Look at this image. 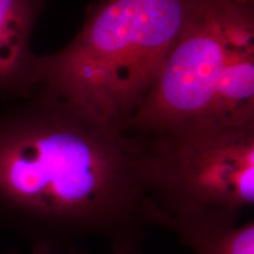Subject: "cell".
<instances>
[{"instance_id": "4", "label": "cell", "mask_w": 254, "mask_h": 254, "mask_svg": "<svg viewBox=\"0 0 254 254\" xmlns=\"http://www.w3.org/2000/svg\"><path fill=\"white\" fill-rule=\"evenodd\" d=\"M253 71L254 0H200L151 93L122 129L207 125L222 82Z\"/></svg>"}, {"instance_id": "1", "label": "cell", "mask_w": 254, "mask_h": 254, "mask_svg": "<svg viewBox=\"0 0 254 254\" xmlns=\"http://www.w3.org/2000/svg\"><path fill=\"white\" fill-rule=\"evenodd\" d=\"M0 225L32 254H72L90 239L144 254L154 224L136 136L34 90L0 114Z\"/></svg>"}, {"instance_id": "3", "label": "cell", "mask_w": 254, "mask_h": 254, "mask_svg": "<svg viewBox=\"0 0 254 254\" xmlns=\"http://www.w3.org/2000/svg\"><path fill=\"white\" fill-rule=\"evenodd\" d=\"M133 135L140 147L154 226L194 214L240 220L253 208L254 123L179 126Z\"/></svg>"}, {"instance_id": "2", "label": "cell", "mask_w": 254, "mask_h": 254, "mask_svg": "<svg viewBox=\"0 0 254 254\" xmlns=\"http://www.w3.org/2000/svg\"><path fill=\"white\" fill-rule=\"evenodd\" d=\"M200 0H98L71 43L37 56L34 90L120 128L151 93Z\"/></svg>"}, {"instance_id": "7", "label": "cell", "mask_w": 254, "mask_h": 254, "mask_svg": "<svg viewBox=\"0 0 254 254\" xmlns=\"http://www.w3.org/2000/svg\"><path fill=\"white\" fill-rule=\"evenodd\" d=\"M72 254H88V253H87V251L80 250V251H77V252H74V253H72Z\"/></svg>"}, {"instance_id": "6", "label": "cell", "mask_w": 254, "mask_h": 254, "mask_svg": "<svg viewBox=\"0 0 254 254\" xmlns=\"http://www.w3.org/2000/svg\"><path fill=\"white\" fill-rule=\"evenodd\" d=\"M160 227L177 236L194 254H254L253 219L194 214L166 219Z\"/></svg>"}, {"instance_id": "8", "label": "cell", "mask_w": 254, "mask_h": 254, "mask_svg": "<svg viewBox=\"0 0 254 254\" xmlns=\"http://www.w3.org/2000/svg\"><path fill=\"white\" fill-rule=\"evenodd\" d=\"M2 254H18V252H17V251L12 250V251H7V252H4Z\"/></svg>"}, {"instance_id": "5", "label": "cell", "mask_w": 254, "mask_h": 254, "mask_svg": "<svg viewBox=\"0 0 254 254\" xmlns=\"http://www.w3.org/2000/svg\"><path fill=\"white\" fill-rule=\"evenodd\" d=\"M45 0H0V93L26 98L34 91V26Z\"/></svg>"}]
</instances>
